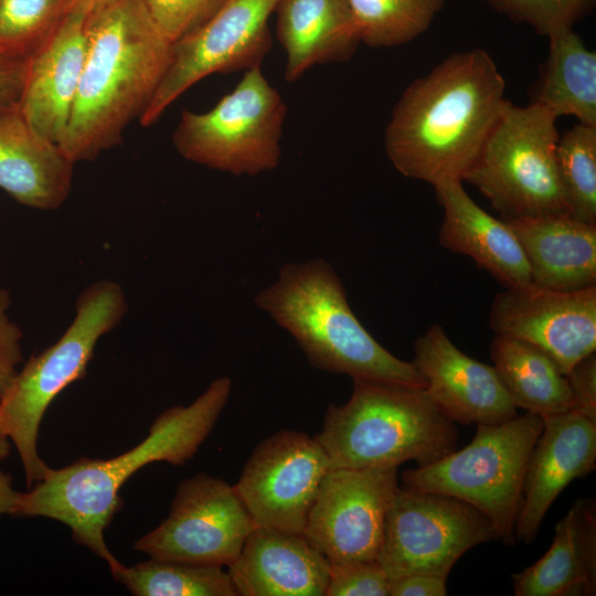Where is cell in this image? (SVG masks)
Masks as SVG:
<instances>
[{
  "label": "cell",
  "instance_id": "obj_6",
  "mask_svg": "<svg viewBox=\"0 0 596 596\" xmlns=\"http://www.w3.org/2000/svg\"><path fill=\"white\" fill-rule=\"evenodd\" d=\"M127 310L118 283L106 279L88 285L77 297L68 328L18 370L0 398V416L20 456L29 488L49 469L38 453L45 411L64 389L85 376L98 340L120 323Z\"/></svg>",
  "mask_w": 596,
  "mask_h": 596
},
{
  "label": "cell",
  "instance_id": "obj_24",
  "mask_svg": "<svg viewBox=\"0 0 596 596\" xmlns=\"http://www.w3.org/2000/svg\"><path fill=\"white\" fill-rule=\"evenodd\" d=\"M275 11L287 82L316 65L349 60L361 43L349 0H279Z\"/></svg>",
  "mask_w": 596,
  "mask_h": 596
},
{
  "label": "cell",
  "instance_id": "obj_38",
  "mask_svg": "<svg viewBox=\"0 0 596 596\" xmlns=\"http://www.w3.org/2000/svg\"><path fill=\"white\" fill-rule=\"evenodd\" d=\"M19 492L12 486L9 473L0 470V515L13 514Z\"/></svg>",
  "mask_w": 596,
  "mask_h": 596
},
{
  "label": "cell",
  "instance_id": "obj_5",
  "mask_svg": "<svg viewBox=\"0 0 596 596\" xmlns=\"http://www.w3.org/2000/svg\"><path fill=\"white\" fill-rule=\"evenodd\" d=\"M456 424L426 387L353 381L350 398L330 404L315 436L331 468H397L432 464L455 450Z\"/></svg>",
  "mask_w": 596,
  "mask_h": 596
},
{
  "label": "cell",
  "instance_id": "obj_8",
  "mask_svg": "<svg viewBox=\"0 0 596 596\" xmlns=\"http://www.w3.org/2000/svg\"><path fill=\"white\" fill-rule=\"evenodd\" d=\"M556 120L532 103L503 105L464 178L502 219L567 213L556 161Z\"/></svg>",
  "mask_w": 596,
  "mask_h": 596
},
{
  "label": "cell",
  "instance_id": "obj_27",
  "mask_svg": "<svg viewBox=\"0 0 596 596\" xmlns=\"http://www.w3.org/2000/svg\"><path fill=\"white\" fill-rule=\"evenodd\" d=\"M113 578L135 596H238L228 572L201 565L149 558L127 566L108 564Z\"/></svg>",
  "mask_w": 596,
  "mask_h": 596
},
{
  "label": "cell",
  "instance_id": "obj_23",
  "mask_svg": "<svg viewBox=\"0 0 596 596\" xmlns=\"http://www.w3.org/2000/svg\"><path fill=\"white\" fill-rule=\"evenodd\" d=\"M515 596H590L596 592V503L576 500L555 525L550 549L511 575Z\"/></svg>",
  "mask_w": 596,
  "mask_h": 596
},
{
  "label": "cell",
  "instance_id": "obj_16",
  "mask_svg": "<svg viewBox=\"0 0 596 596\" xmlns=\"http://www.w3.org/2000/svg\"><path fill=\"white\" fill-rule=\"evenodd\" d=\"M411 362L430 397L455 424L493 425L518 415L494 368L459 350L439 324L415 340Z\"/></svg>",
  "mask_w": 596,
  "mask_h": 596
},
{
  "label": "cell",
  "instance_id": "obj_4",
  "mask_svg": "<svg viewBox=\"0 0 596 596\" xmlns=\"http://www.w3.org/2000/svg\"><path fill=\"white\" fill-rule=\"evenodd\" d=\"M254 301L294 337L313 368L352 381L426 387L411 361L393 355L358 320L327 260L283 265Z\"/></svg>",
  "mask_w": 596,
  "mask_h": 596
},
{
  "label": "cell",
  "instance_id": "obj_25",
  "mask_svg": "<svg viewBox=\"0 0 596 596\" xmlns=\"http://www.w3.org/2000/svg\"><path fill=\"white\" fill-rule=\"evenodd\" d=\"M549 53L532 94V104L578 123L596 126V53L573 29L547 36Z\"/></svg>",
  "mask_w": 596,
  "mask_h": 596
},
{
  "label": "cell",
  "instance_id": "obj_40",
  "mask_svg": "<svg viewBox=\"0 0 596 596\" xmlns=\"http://www.w3.org/2000/svg\"><path fill=\"white\" fill-rule=\"evenodd\" d=\"M113 0H67L66 8L71 6H81L86 8L89 12L94 9Z\"/></svg>",
  "mask_w": 596,
  "mask_h": 596
},
{
  "label": "cell",
  "instance_id": "obj_13",
  "mask_svg": "<svg viewBox=\"0 0 596 596\" xmlns=\"http://www.w3.org/2000/svg\"><path fill=\"white\" fill-rule=\"evenodd\" d=\"M330 469L329 458L315 437L285 429L256 446L234 488L255 526L304 534Z\"/></svg>",
  "mask_w": 596,
  "mask_h": 596
},
{
  "label": "cell",
  "instance_id": "obj_17",
  "mask_svg": "<svg viewBox=\"0 0 596 596\" xmlns=\"http://www.w3.org/2000/svg\"><path fill=\"white\" fill-rule=\"evenodd\" d=\"M88 14L84 7H67L28 56L19 111L35 131L58 146L67 129L84 66Z\"/></svg>",
  "mask_w": 596,
  "mask_h": 596
},
{
  "label": "cell",
  "instance_id": "obj_39",
  "mask_svg": "<svg viewBox=\"0 0 596 596\" xmlns=\"http://www.w3.org/2000/svg\"><path fill=\"white\" fill-rule=\"evenodd\" d=\"M9 436L6 432L3 422L0 416V461L6 459L10 453Z\"/></svg>",
  "mask_w": 596,
  "mask_h": 596
},
{
  "label": "cell",
  "instance_id": "obj_3",
  "mask_svg": "<svg viewBox=\"0 0 596 596\" xmlns=\"http://www.w3.org/2000/svg\"><path fill=\"white\" fill-rule=\"evenodd\" d=\"M86 33L81 81L60 143L74 163L119 142L161 82L172 46L143 0H113L94 9Z\"/></svg>",
  "mask_w": 596,
  "mask_h": 596
},
{
  "label": "cell",
  "instance_id": "obj_21",
  "mask_svg": "<svg viewBox=\"0 0 596 596\" xmlns=\"http://www.w3.org/2000/svg\"><path fill=\"white\" fill-rule=\"evenodd\" d=\"M504 221L524 252L532 285L561 291L596 286V224L567 213Z\"/></svg>",
  "mask_w": 596,
  "mask_h": 596
},
{
  "label": "cell",
  "instance_id": "obj_18",
  "mask_svg": "<svg viewBox=\"0 0 596 596\" xmlns=\"http://www.w3.org/2000/svg\"><path fill=\"white\" fill-rule=\"evenodd\" d=\"M523 483L515 541L530 544L554 500L596 467V422L568 411L543 417Z\"/></svg>",
  "mask_w": 596,
  "mask_h": 596
},
{
  "label": "cell",
  "instance_id": "obj_37",
  "mask_svg": "<svg viewBox=\"0 0 596 596\" xmlns=\"http://www.w3.org/2000/svg\"><path fill=\"white\" fill-rule=\"evenodd\" d=\"M447 578L430 574H411L391 582L390 596H445Z\"/></svg>",
  "mask_w": 596,
  "mask_h": 596
},
{
  "label": "cell",
  "instance_id": "obj_35",
  "mask_svg": "<svg viewBox=\"0 0 596 596\" xmlns=\"http://www.w3.org/2000/svg\"><path fill=\"white\" fill-rule=\"evenodd\" d=\"M565 376L571 393L570 411L596 422V353L581 359Z\"/></svg>",
  "mask_w": 596,
  "mask_h": 596
},
{
  "label": "cell",
  "instance_id": "obj_34",
  "mask_svg": "<svg viewBox=\"0 0 596 596\" xmlns=\"http://www.w3.org/2000/svg\"><path fill=\"white\" fill-rule=\"evenodd\" d=\"M11 296L0 288V398L18 372L22 361V331L9 317Z\"/></svg>",
  "mask_w": 596,
  "mask_h": 596
},
{
  "label": "cell",
  "instance_id": "obj_26",
  "mask_svg": "<svg viewBox=\"0 0 596 596\" xmlns=\"http://www.w3.org/2000/svg\"><path fill=\"white\" fill-rule=\"evenodd\" d=\"M490 355L493 368L518 408L542 417L568 412L566 376L540 349L524 341L494 334Z\"/></svg>",
  "mask_w": 596,
  "mask_h": 596
},
{
  "label": "cell",
  "instance_id": "obj_2",
  "mask_svg": "<svg viewBox=\"0 0 596 596\" xmlns=\"http://www.w3.org/2000/svg\"><path fill=\"white\" fill-rule=\"evenodd\" d=\"M232 381L215 379L190 405L161 413L147 437L134 448L108 459L79 458L50 468L28 492H19L13 515L44 517L70 528L73 540L107 565L116 560L105 531L121 508L119 490L142 467L156 461L182 466L198 451L230 398Z\"/></svg>",
  "mask_w": 596,
  "mask_h": 596
},
{
  "label": "cell",
  "instance_id": "obj_15",
  "mask_svg": "<svg viewBox=\"0 0 596 596\" xmlns=\"http://www.w3.org/2000/svg\"><path fill=\"white\" fill-rule=\"evenodd\" d=\"M489 327L498 336L534 345L565 375L596 351V286L551 290L532 284L496 295Z\"/></svg>",
  "mask_w": 596,
  "mask_h": 596
},
{
  "label": "cell",
  "instance_id": "obj_28",
  "mask_svg": "<svg viewBox=\"0 0 596 596\" xmlns=\"http://www.w3.org/2000/svg\"><path fill=\"white\" fill-rule=\"evenodd\" d=\"M361 43L406 44L428 30L445 0H349Z\"/></svg>",
  "mask_w": 596,
  "mask_h": 596
},
{
  "label": "cell",
  "instance_id": "obj_30",
  "mask_svg": "<svg viewBox=\"0 0 596 596\" xmlns=\"http://www.w3.org/2000/svg\"><path fill=\"white\" fill-rule=\"evenodd\" d=\"M67 0H0V54L26 58L57 23Z\"/></svg>",
  "mask_w": 596,
  "mask_h": 596
},
{
  "label": "cell",
  "instance_id": "obj_22",
  "mask_svg": "<svg viewBox=\"0 0 596 596\" xmlns=\"http://www.w3.org/2000/svg\"><path fill=\"white\" fill-rule=\"evenodd\" d=\"M74 162L35 131L18 106L0 114V189L19 203L56 210L67 199Z\"/></svg>",
  "mask_w": 596,
  "mask_h": 596
},
{
  "label": "cell",
  "instance_id": "obj_10",
  "mask_svg": "<svg viewBox=\"0 0 596 596\" xmlns=\"http://www.w3.org/2000/svg\"><path fill=\"white\" fill-rule=\"evenodd\" d=\"M493 540L499 536L492 523L471 504L398 487L376 561L391 582L411 574L447 578L467 551Z\"/></svg>",
  "mask_w": 596,
  "mask_h": 596
},
{
  "label": "cell",
  "instance_id": "obj_7",
  "mask_svg": "<svg viewBox=\"0 0 596 596\" xmlns=\"http://www.w3.org/2000/svg\"><path fill=\"white\" fill-rule=\"evenodd\" d=\"M543 426V417L530 412L500 424L478 425L464 448L404 470L403 486L471 504L490 520L499 541L513 546L525 471Z\"/></svg>",
  "mask_w": 596,
  "mask_h": 596
},
{
  "label": "cell",
  "instance_id": "obj_32",
  "mask_svg": "<svg viewBox=\"0 0 596 596\" xmlns=\"http://www.w3.org/2000/svg\"><path fill=\"white\" fill-rule=\"evenodd\" d=\"M160 32L174 43L205 22L225 0H143Z\"/></svg>",
  "mask_w": 596,
  "mask_h": 596
},
{
  "label": "cell",
  "instance_id": "obj_29",
  "mask_svg": "<svg viewBox=\"0 0 596 596\" xmlns=\"http://www.w3.org/2000/svg\"><path fill=\"white\" fill-rule=\"evenodd\" d=\"M556 161L567 213L596 224V126L577 123L560 136Z\"/></svg>",
  "mask_w": 596,
  "mask_h": 596
},
{
  "label": "cell",
  "instance_id": "obj_9",
  "mask_svg": "<svg viewBox=\"0 0 596 596\" xmlns=\"http://www.w3.org/2000/svg\"><path fill=\"white\" fill-rule=\"evenodd\" d=\"M257 64L236 87L204 113L184 109L172 135L187 160L234 175L278 167L287 107Z\"/></svg>",
  "mask_w": 596,
  "mask_h": 596
},
{
  "label": "cell",
  "instance_id": "obj_33",
  "mask_svg": "<svg viewBox=\"0 0 596 596\" xmlns=\"http://www.w3.org/2000/svg\"><path fill=\"white\" fill-rule=\"evenodd\" d=\"M391 581L376 560L331 566L326 596H390Z\"/></svg>",
  "mask_w": 596,
  "mask_h": 596
},
{
  "label": "cell",
  "instance_id": "obj_12",
  "mask_svg": "<svg viewBox=\"0 0 596 596\" xmlns=\"http://www.w3.org/2000/svg\"><path fill=\"white\" fill-rule=\"evenodd\" d=\"M254 526L234 486L200 472L178 486L168 517L134 549L157 560L230 566Z\"/></svg>",
  "mask_w": 596,
  "mask_h": 596
},
{
  "label": "cell",
  "instance_id": "obj_1",
  "mask_svg": "<svg viewBox=\"0 0 596 596\" xmlns=\"http://www.w3.org/2000/svg\"><path fill=\"white\" fill-rule=\"evenodd\" d=\"M504 92L486 50L450 54L394 106L384 134L390 161L404 177L432 185L464 182L507 102Z\"/></svg>",
  "mask_w": 596,
  "mask_h": 596
},
{
  "label": "cell",
  "instance_id": "obj_19",
  "mask_svg": "<svg viewBox=\"0 0 596 596\" xmlns=\"http://www.w3.org/2000/svg\"><path fill=\"white\" fill-rule=\"evenodd\" d=\"M331 565L304 534L254 526L228 566L241 596H326Z\"/></svg>",
  "mask_w": 596,
  "mask_h": 596
},
{
  "label": "cell",
  "instance_id": "obj_20",
  "mask_svg": "<svg viewBox=\"0 0 596 596\" xmlns=\"http://www.w3.org/2000/svg\"><path fill=\"white\" fill-rule=\"evenodd\" d=\"M433 187L444 211L440 245L472 258L504 288L530 285L528 260L509 224L481 209L462 181L447 180Z\"/></svg>",
  "mask_w": 596,
  "mask_h": 596
},
{
  "label": "cell",
  "instance_id": "obj_31",
  "mask_svg": "<svg viewBox=\"0 0 596 596\" xmlns=\"http://www.w3.org/2000/svg\"><path fill=\"white\" fill-rule=\"evenodd\" d=\"M497 12L513 22L525 23L549 36L573 29L592 11L595 0H486Z\"/></svg>",
  "mask_w": 596,
  "mask_h": 596
},
{
  "label": "cell",
  "instance_id": "obj_11",
  "mask_svg": "<svg viewBox=\"0 0 596 596\" xmlns=\"http://www.w3.org/2000/svg\"><path fill=\"white\" fill-rule=\"evenodd\" d=\"M279 0H225L201 25L172 43L167 70L141 113L155 124L187 89L214 73L248 70L272 45L268 19Z\"/></svg>",
  "mask_w": 596,
  "mask_h": 596
},
{
  "label": "cell",
  "instance_id": "obj_36",
  "mask_svg": "<svg viewBox=\"0 0 596 596\" xmlns=\"http://www.w3.org/2000/svg\"><path fill=\"white\" fill-rule=\"evenodd\" d=\"M26 63L28 57L15 58L0 54V114L18 106Z\"/></svg>",
  "mask_w": 596,
  "mask_h": 596
},
{
  "label": "cell",
  "instance_id": "obj_14",
  "mask_svg": "<svg viewBox=\"0 0 596 596\" xmlns=\"http://www.w3.org/2000/svg\"><path fill=\"white\" fill-rule=\"evenodd\" d=\"M397 468H331L304 531L331 566L376 560Z\"/></svg>",
  "mask_w": 596,
  "mask_h": 596
}]
</instances>
